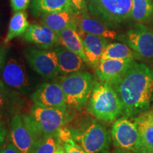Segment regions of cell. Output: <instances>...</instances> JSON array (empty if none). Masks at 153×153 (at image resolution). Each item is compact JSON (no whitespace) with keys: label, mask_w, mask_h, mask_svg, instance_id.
<instances>
[{"label":"cell","mask_w":153,"mask_h":153,"mask_svg":"<svg viewBox=\"0 0 153 153\" xmlns=\"http://www.w3.org/2000/svg\"><path fill=\"white\" fill-rule=\"evenodd\" d=\"M123 106V116L134 118L150 108L153 102V70L134 60L119 78L109 84Z\"/></svg>","instance_id":"1"},{"label":"cell","mask_w":153,"mask_h":153,"mask_svg":"<svg viewBox=\"0 0 153 153\" xmlns=\"http://www.w3.org/2000/svg\"><path fill=\"white\" fill-rule=\"evenodd\" d=\"M91 116L75 115L67 124L72 138L87 153H109L111 133Z\"/></svg>","instance_id":"2"},{"label":"cell","mask_w":153,"mask_h":153,"mask_svg":"<svg viewBox=\"0 0 153 153\" xmlns=\"http://www.w3.org/2000/svg\"><path fill=\"white\" fill-rule=\"evenodd\" d=\"M88 114L104 122H112L123 116V106L116 91L108 84L95 79L86 106Z\"/></svg>","instance_id":"3"},{"label":"cell","mask_w":153,"mask_h":153,"mask_svg":"<svg viewBox=\"0 0 153 153\" xmlns=\"http://www.w3.org/2000/svg\"><path fill=\"white\" fill-rule=\"evenodd\" d=\"M94 78L89 72L79 71L55 78L62 88L70 109L81 111L86 108L92 90Z\"/></svg>","instance_id":"4"},{"label":"cell","mask_w":153,"mask_h":153,"mask_svg":"<svg viewBox=\"0 0 153 153\" xmlns=\"http://www.w3.org/2000/svg\"><path fill=\"white\" fill-rule=\"evenodd\" d=\"M30 114H16L9 123V140L22 153H32L43 136Z\"/></svg>","instance_id":"5"},{"label":"cell","mask_w":153,"mask_h":153,"mask_svg":"<svg viewBox=\"0 0 153 153\" xmlns=\"http://www.w3.org/2000/svg\"><path fill=\"white\" fill-rule=\"evenodd\" d=\"M88 13L106 24H117L131 18L132 0H87Z\"/></svg>","instance_id":"6"},{"label":"cell","mask_w":153,"mask_h":153,"mask_svg":"<svg viewBox=\"0 0 153 153\" xmlns=\"http://www.w3.org/2000/svg\"><path fill=\"white\" fill-rule=\"evenodd\" d=\"M75 111L70 108L42 107L33 104L30 115L43 135L57 133L75 116Z\"/></svg>","instance_id":"7"},{"label":"cell","mask_w":153,"mask_h":153,"mask_svg":"<svg viewBox=\"0 0 153 153\" xmlns=\"http://www.w3.org/2000/svg\"><path fill=\"white\" fill-rule=\"evenodd\" d=\"M111 133L115 148L141 153L140 135L134 120L126 116L118 118L113 124Z\"/></svg>","instance_id":"8"},{"label":"cell","mask_w":153,"mask_h":153,"mask_svg":"<svg viewBox=\"0 0 153 153\" xmlns=\"http://www.w3.org/2000/svg\"><path fill=\"white\" fill-rule=\"evenodd\" d=\"M28 64L36 73L45 79H55L60 74L56 53L54 50L28 47L24 50Z\"/></svg>","instance_id":"9"},{"label":"cell","mask_w":153,"mask_h":153,"mask_svg":"<svg viewBox=\"0 0 153 153\" xmlns=\"http://www.w3.org/2000/svg\"><path fill=\"white\" fill-rule=\"evenodd\" d=\"M122 39L140 57L153 58V28L137 23Z\"/></svg>","instance_id":"10"},{"label":"cell","mask_w":153,"mask_h":153,"mask_svg":"<svg viewBox=\"0 0 153 153\" xmlns=\"http://www.w3.org/2000/svg\"><path fill=\"white\" fill-rule=\"evenodd\" d=\"M33 104L42 107L68 108L62 88L56 82L41 84L30 96Z\"/></svg>","instance_id":"11"},{"label":"cell","mask_w":153,"mask_h":153,"mask_svg":"<svg viewBox=\"0 0 153 153\" xmlns=\"http://www.w3.org/2000/svg\"><path fill=\"white\" fill-rule=\"evenodd\" d=\"M1 77L6 85L21 94L30 91L29 78L22 60L14 57L9 59L3 68Z\"/></svg>","instance_id":"12"},{"label":"cell","mask_w":153,"mask_h":153,"mask_svg":"<svg viewBox=\"0 0 153 153\" xmlns=\"http://www.w3.org/2000/svg\"><path fill=\"white\" fill-rule=\"evenodd\" d=\"M24 104L21 93L0 80V119L10 121L15 115L21 114Z\"/></svg>","instance_id":"13"},{"label":"cell","mask_w":153,"mask_h":153,"mask_svg":"<svg viewBox=\"0 0 153 153\" xmlns=\"http://www.w3.org/2000/svg\"><path fill=\"white\" fill-rule=\"evenodd\" d=\"M22 37L41 49L49 50L60 44L57 33L43 24H30Z\"/></svg>","instance_id":"14"},{"label":"cell","mask_w":153,"mask_h":153,"mask_svg":"<svg viewBox=\"0 0 153 153\" xmlns=\"http://www.w3.org/2000/svg\"><path fill=\"white\" fill-rule=\"evenodd\" d=\"M133 61L131 59L101 60L95 69L96 79L109 85L125 73Z\"/></svg>","instance_id":"15"},{"label":"cell","mask_w":153,"mask_h":153,"mask_svg":"<svg viewBox=\"0 0 153 153\" xmlns=\"http://www.w3.org/2000/svg\"><path fill=\"white\" fill-rule=\"evenodd\" d=\"M81 38L87 65L94 69L98 66L105 48L108 43V39L102 36L87 33L77 30Z\"/></svg>","instance_id":"16"},{"label":"cell","mask_w":153,"mask_h":153,"mask_svg":"<svg viewBox=\"0 0 153 153\" xmlns=\"http://www.w3.org/2000/svg\"><path fill=\"white\" fill-rule=\"evenodd\" d=\"M75 22L78 30L102 36L107 39L118 38V33L114 30L110 28L104 22L91 16L89 13L76 14Z\"/></svg>","instance_id":"17"},{"label":"cell","mask_w":153,"mask_h":153,"mask_svg":"<svg viewBox=\"0 0 153 153\" xmlns=\"http://www.w3.org/2000/svg\"><path fill=\"white\" fill-rule=\"evenodd\" d=\"M53 50L56 53L60 73L62 75L85 70L87 63L79 55L64 46H57Z\"/></svg>","instance_id":"18"},{"label":"cell","mask_w":153,"mask_h":153,"mask_svg":"<svg viewBox=\"0 0 153 153\" xmlns=\"http://www.w3.org/2000/svg\"><path fill=\"white\" fill-rule=\"evenodd\" d=\"M75 14L71 11H60L41 15V23L57 33L68 28L76 29Z\"/></svg>","instance_id":"19"},{"label":"cell","mask_w":153,"mask_h":153,"mask_svg":"<svg viewBox=\"0 0 153 153\" xmlns=\"http://www.w3.org/2000/svg\"><path fill=\"white\" fill-rule=\"evenodd\" d=\"M141 140V153H153V120L146 113L133 118Z\"/></svg>","instance_id":"20"},{"label":"cell","mask_w":153,"mask_h":153,"mask_svg":"<svg viewBox=\"0 0 153 153\" xmlns=\"http://www.w3.org/2000/svg\"><path fill=\"white\" fill-rule=\"evenodd\" d=\"M30 9L35 16L65 11L74 13L70 0H32Z\"/></svg>","instance_id":"21"},{"label":"cell","mask_w":153,"mask_h":153,"mask_svg":"<svg viewBox=\"0 0 153 153\" xmlns=\"http://www.w3.org/2000/svg\"><path fill=\"white\" fill-rule=\"evenodd\" d=\"M57 35L58 36L60 43L62 46L67 48L79 55L87 65V60L85 51H84L83 43H82L81 38L78 33L77 30L75 28H68L57 33Z\"/></svg>","instance_id":"22"},{"label":"cell","mask_w":153,"mask_h":153,"mask_svg":"<svg viewBox=\"0 0 153 153\" xmlns=\"http://www.w3.org/2000/svg\"><path fill=\"white\" fill-rule=\"evenodd\" d=\"M30 26L27 14L25 11L14 13L9 24L8 31L4 40V43L8 44L15 38L22 36Z\"/></svg>","instance_id":"23"},{"label":"cell","mask_w":153,"mask_h":153,"mask_svg":"<svg viewBox=\"0 0 153 153\" xmlns=\"http://www.w3.org/2000/svg\"><path fill=\"white\" fill-rule=\"evenodd\" d=\"M140 57L133 49L125 43H108L105 48L104 52L101 57V60L106 59H131L137 60Z\"/></svg>","instance_id":"24"},{"label":"cell","mask_w":153,"mask_h":153,"mask_svg":"<svg viewBox=\"0 0 153 153\" xmlns=\"http://www.w3.org/2000/svg\"><path fill=\"white\" fill-rule=\"evenodd\" d=\"M131 19L137 24L153 22V0H132Z\"/></svg>","instance_id":"25"},{"label":"cell","mask_w":153,"mask_h":153,"mask_svg":"<svg viewBox=\"0 0 153 153\" xmlns=\"http://www.w3.org/2000/svg\"><path fill=\"white\" fill-rule=\"evenodd\" d=\"M58 133L44 135L38 140L32 153H55L60 150L61 142Z\"/></svg>","instance_id":"26"},{"label":"cell","mask_w":153,"mask_h":153,"mask_svg":"<svg viewBox=\"0 0 153 153\" xmlns=\"http://www.w3.org/2000/svg\"><path fill=\"white\" fill-rule=\"evenodd\" d=\"M58 133L62 153H87L79 144L72 138L70 131L67 126L62 128Z\"/></svg>","instance_id":"27"},{"label":"cell","mask_w":153,"mask_h":153,"mask_svg":"<svg viewBox=\"0 0 153 153\" xmlns=\"http://www.w3.org/2000/svg\"><path fill=\"white\" fill-rule=\"evenodd\" d=\"M70 1L75 14H79L88 13L87 0H70Z\"/></svg>","instance_id":"28"},{"label":"cell","mask_w":153,"mask_h":153,"mask_svg":"<svg viewBox=\"0 0 153 153\" xmlns=\"http://www.w3.org/2000/svg\"><path fill=\"white\" fill-rule=\"evenodd\" d=\"M31 0H10V3L13 12L24 11L27 9Z\"/></svg>","instance_id":"29"},{"label":"cell","mask_w":153,"mask_h":153,"mask_svg":"<svg viewBox=\"0 0 153 153\" xmlns=\"http://www.w3.org/2000/svg\"><path fill=\"white\" fill-rule=\"evenodd\" d=\"M9 45L4 43H0V71L2 70L6 63L7 53L9 51Z\"/></svg>","instance_id":"30"},{"label":"cell","mask_w":153,"mask_h":153,"mask_svg":"<svg viewBox=\"0 0 153 153\" xmlns=\"http://www.w3.org/2000/svg\"><path fill=\"white\" fill-rule=\"evenodd\" d=\"M0 153H22L16 147H15L9 139L0 148Z\"/></svg>","instance_id":"31"},{"label":"cell","mask_w":153,"mask_h":153,"mask_svg":"<svg viewBox=\"0 0 153 153\" xmlns=\"http://www.w3.org/2000/svg\"><path fill=\"white\" fill-rule=\"evenodd\" d=\"M8 131L6 127L5 122L0 119V148L3 146L7 140Z\"/></svg>","instance_id":"32"},{"label":"cell","mask_w":153,"mask_h":153,"mask_svg":"<svg viewBox=\"0 0 153 153\" xmlns=\"http://www.w3.org/2000/svg\"><path fill=\"white\" fill-rule=\"evenodd\" d=\"M110 153H135V152H131V151H129L127 150H125V149L116 148L114 150H113Z\"/></svg>","instance_id":"33"},{"label":"cell","mask_w":153,"mask_h":153,"mask_svg":"<svg viewBox=\"0 0 153 153\" xmlns=\"http://www.w3.org/2000/svg\"><path fill=\"white\" fill-rule=\"evenodd\" d=\"M145 113H146V114H148V116H150V117L153 120V109H152V110H148V111H145Z\"/></svg>","instance_id":"34"},{"label":"cell","mask_w":153,"mask_h":153,"mask_svg":"<svg viewBox=\"0 0 153 153\" xmlns=\"http://www.w3.org/2000/svg\"><path fill=\"white\" fill-rule=\"evenodd\" d=\"M55 153H62V149H61V148H60V149L59 150H57L56 152Z\"/></svg>","instance_id":"35"}]
</instances>
